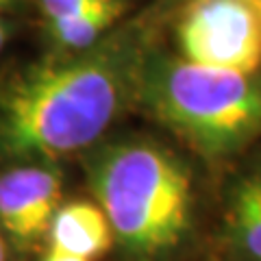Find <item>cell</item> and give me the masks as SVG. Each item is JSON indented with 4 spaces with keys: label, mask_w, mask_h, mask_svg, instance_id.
I'll use <instances>...</instances> for the list:
<instances>
[{
    "label": "cell",
    "mask_w": 261,
    "mask_h": 261,
    "mask_svg": "<svg viewBox=\"0 0 261 261\" xmlns=\"http://www.w3.org/2000/svg\"><path fill=\"white\" fill-rule=\"evenodd\" d=\"M92 187L113 238L140 257H159L185 238L192 216L190 172L170 150L144 140L105 148Z\"/></svg>",
    "instance_id": "obj_2"
},
{
    "label": "cell",
    "mask_w": 261,
    "mask_h": 261,
    "mask_svg": "<svg viewBox=\"0 0 261 261\" xmlns=\"http://www.w3.org/2000/svg\"><path fill=\"white\" fill-rule=\"evenodd\" d=\"M176 35L185 61L259 72L261 0H190Z\"/></svg>",
    "instance_id": "obj_4"
},
{
    "label": "cell",
    "mask_w": 261,
    "mask_h": 261,
    "mask_svg": "<svg viewBox=\"0 0 261 261\" xmlns=\"http://www.w3.org/2000/svg\"><path fill=\"white\" fill-rule=\"evenodd\" d=\"M63 178L50 166H20L0 174V226L18 246H33L48 233L61 207Z\"/></svg>",
    "instance_id": "obj_5"
},
{
    "label": "cell",
    "mask_w": 261,
    "mask_h": 261,
    "mask_svg": "<svg viewBox=\"0 0 261 261\" xmlns=\"http://www.w3.org/2000/svg\"><path fill=\"white\" fill-rule=\"evenodd\" d=\"M133 85L130 59L118 50L33 68L5 96L0 144L31 159L79 152L107 130Z\"/></svg>",
    "instance_id": "obj_1"
},
{
    "label": "cell",
    "mask_w": 261,
    "mask_h": 261,
    "mask_svg": "<svg viewBox=\"0 0 261 261\" xmlns=\"http://www.w3.org/2000/svg\"><path fill=\"white\" fill-rule=\"evenodd\" d=\"M231 233L252 261H261V174L238 183L231 198Z\"/></svg>",
    "instance_id": "obj_7"
},
{
    "label": "cell",
    "mask_w": 261,
    "mask_h": 261,
    "mask_svg": "<svg viewBox=\"0 0 261 261\" xmlns=\"http://www.w3.org/2000/svg\"><path fill=\"white\" fill-rule=\"evenodd\" d=\"M146 107L209 159L240 152L261 137V74L166 61L142 72Z\"/></svg>",
    "instance_id": "obj_3"
},
{
    "label": "cell",
    "mask_w": 261,
    "mask_h": 261,
    "mask_svg": "<svg viewBox=\"0 0 261 261\" xmlns=\"http://www.w3.org/2000/svg\"><path fill=\"white\" fill-rule=\"evenodd\" d=\"M39 3H42V11L46 15V20H57V18H68V15L89 11L94 7L111 3V0H39Z\"/></svg>",
    "instance_id": "obj_9"
},
{
    "label": "cell",
    "mask_w": 261,
    "mask_h": 261,
    "mask_svg": "<svg viewBox=\"0 0 261 261\" xmlns=\"http://www.w3.org/2000/svg\"><path fill=\"white\" fill-rule=\"evenodd\" d=\"M42 261H87V259H79V257H70V255H59V252H50L42 259Z\"/></svg>",
    "instance_id": "obj_10"
},
{
    "label": "cell",
    "mask_w": 261,
    "mask_h": 261,
    "mask_svg": "<svg viewBox=\"0 0 261 261\" xmlns=\"http://www.w3.org/2000/svg\"><path fill=\"white\" fill-rule=\"evenodd\" d=\"M122 9H124L122 0H111L107 5L94 7L83 13L48 20V29L59 46L70 48V50H83L98 42V37L116 24V20L122 15Z\"/></svg>",
    "instance_id": "obj_8"
},
{
    "label": "cell",
    "mask_w": 261,
    "mask_h": 261,
    "mask_svg": "<svg viewBox=\"0 0 261 261\" xmlns=\"http://www.w3.org/2000/svg\"><path fill=\"white\" fill-rule=\"evenodd\" d=\"M7 3H9V0H0V7H5Z\"/></svg>",
    "instance_id": "obj_13"
},
{
    "label": "cell",
    "mask_w": 261,
    "mask_h": 261,
    "mask_svg": "<svg viewBox=\"0 0 261 261\" xmlns=\"http://www.w3.org/2000/svg\"><path fill=\"white\" fill-rule=\"evenodd\" d=\"M50 252L94 261L113 244V231L98 202H68L55 211L48 226Z\"/></svg>",
    "instance_id": "obj_6"
},
{
    "label": "cell",
    "mask_w": 261,
    "mask_h": 261,
    "mask_svg": "<svg viewBox=\"0 0 261 261\" xmlns=\"http://www.w3.org/2000/svg\"><path fill=\"white\" fill-rule=\"evenodd\" d=\"M5 42H7V33H5V27H3V22H0V50H3Z\"/></svg>",
    "instance_id": "obj_11"
},
{
    "label": "cell",
    "mask_w": 261,
    "mask_h": 261,
    "mask_svg": "<svg viewBox=\"0 0 261 261\" xmlns=\"http://www.w3.org/2000/svg\"><path fill=\"white\" fill-rule=\"evenodd\" d=\"M0 261H7V252H5V242L0 238Z\"/></svg>",
    "instance_id": "obj_12"
}]
</instances>
